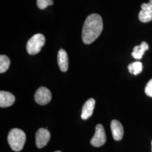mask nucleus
<instances>
[{
  "mask_svg": "<svg viewBox=\"0 0 152 152\" xmlns=\"http://www.w3.org/2000/svg\"><path fill=\"white\" fill-rule=\"evenodd\" d=\"M60 152V151H55V152Z\"/></svg>",
  "mask_w": 152,
  "mask_h": 152,
  "instance_id": "obj_19",
  "label": "nucleus"
},
{
  "mask_svg": "<svg viewBox=\"0 0 152 152\" xmlns=\"http://www.w3.org/2000/svg\"><path fill=\"white\" fill-rule=\"evenodd\" d=\"M103 29L102 17L97 14L87 16L82 29V37L84 44L89 45L95 41L100 35Z\"/></svg>",
  "mask_w": 152,
  "mask_h": 152,
  "instance_id": "obj_1",
  "label": "nucleus"
},
{
  "mask_svg": "<svg viewBox=\"0 0 152 152\" xmlns=\"http://www.w3.org/2000/svg\"><path fill=\"white\" fill-rule=\"evenodd\" d=\"M151 147H152V148H151V149H152V142H151Z\"/></svg>",
  "mask_w": 152,
  "mask_h": 152,
  "instance_id": "obj_18",
  "label": "nucleus"
},
{
  "mask_svg": "<svg viewBox=\"0 0 152 152\" xmlns=\"http://www.w3.org/2000/svg\"><path fill=\"white\" fill-rule=\"evenodd\" d=\"M95 100L90 98L85 102L82 109L81 118L82 120H86L91 116L95 108Z\"/></svg>",
  "mask_w": 152,
  "mask_h": 152,
  "instance_id": "obj_8",
  "label": "nucleus"
},
{
  "mask_svg": "<svg viewBox=\"0 0 152 152\" xmlns=\"http://www.w3.org/2000/svg\"><path fill=\"white\" fill-rule=\"evenodd\" d=\"M7 141L12 150L19 152L23 149L26 141V134L20 129H12L9 133Z\"/></svg>",
  "mask_w": 152,
  "mask_h": 152,
  "instance_id": "obj_2",
  "label": "nucleus"
},
{
  "mask_svg": "<svg viewBox=\"0 0 152 152\" xmlns=\"http://www.w3.org/2000/svg\"><path fill=\"white\" fill-rule=\"evenodd\" d=\"M110 128L114 140H121L122 139L124 134V127L121 123L117 120H112L110 124Z\"/></svg>",
  "mask_w": 152,
  "mask_h": 152,
  "instance_id": "obj_7",
  "label": "nucleus"
},
{
  "mask_svg": "<svg viewBox=\"0 0 152 152\" xmlns=\"http://www.w3.org/2000/svg\"><path fill=\"white\" fill-rule=\"evenodd\" d=\"M107 140L106 134L103 125L98 124L95 127V132L90 143L93 147H100L103 145Z\"/></svg>",
  "mask_w": 152,
  "mask_h": 152,
  "instance_id": "obj_4",
  "label": "nucleus"
},
{
  "mask_svg": "<svg viewBox=\"0 0 152 152\" xmlns=\"http://www.w3.org/2000/svg\"><path fill=\"white\" fill-rule=\"evenodd\" d=\"M50 133L47 129L41 128L36 134V144L38 148L45 147L50 139Z\"/></svg>",
  "mask_w": 152,
  "mask_h": 152,
  "instance_id": "obj_6",
  "label": "nucleus"
},
{
  "mask_svg": "<svg viewBox=\"0 0 152 152\" xmlns=\"http://www.w3.org/2000/svg\"><path fill=\"white\" fill-rule=\"evenodd\" d=\"M53 4V0H37V5L40 9H45Z\"/></svg>",
  "mask_w": 152,
  "mask_h": 152,
  "instance_id": "obj_15",
  "label": "nucleus"
},
{
  "mask_svg": "<svg viewBox=\"0 0 152 152\" xmlns=\"http://www.w3.org/2000/svg\"><path fill=\"white\" fill-rule=\"evenodd\" d=\"M141 10L139 14V19L142 23H148L152 20V12L148 3H144L141 6Z\"/></svg>",
  "mask_w": 152,
  "mask_h": 152,
  "instance_id": "obj_11",
  "label": "nucleus"
},
{
  "mask_svg": "<svg viewBox=\"0 0 152 152\" xmlns=\"http://www.w3.org/2000/svg\"><path fill=\"white\" fill-rule=\"evenodd\" d=\"M148 4V5L149 6V8H150L152 12V0H150Z\"/></svg>",
  "mask_w": 152,
  "mask_h": 152,
  "instance_id": "obj_17",
  "label": "nucleus"
},
{
  "mask_svg": "<svg viewBox=\"0 0 152 152\" xmlns=\"http://www.w3.org/2000/svg\"><path fill=\"white\" fill-rule=\"evenodd\" d=\"M51 98V93L48 88L45 87L38 88L34 95L35 102L41 105H45L50 103Z\"/></svg>",
  "mask_w": 152,
  "mask_h": 152,
  "instance_id": "obj_5",
  "label": "nucleus"
},
{
  "mask_svg": "<svg viewBox=\"0 0 152 152\" xmlns=\"http://www.w3.org/2000/svg\"><path fill=\"white\" fill-rule=\"evenodd\" d=\"M10 65V60L5 55L0 56V73H4L8 70Z\"/></svg>",
  "mask_w": 152,
  "mask_h": 152,
  "instance_id": "obj_13",
  "label": "nucleus"
},
{
  "mask_svg": "<svg viewBox=\"0 0 152 152\" xmlns=\"http://www.w3.org/2000/svg\"><path fill=\"white\" fill-rule=\"evenodd\" d=\"M149 49V46L145 42H142L140 45L135 46L132 52V56L136 59H140L145 51Z\"/></svg>",
  "mask_w": 152,
  "mask_h": 152,
  "instance_id": "obj_12",
  "label": "nucleus"
},
{
  "mask_svg": "<svg viewBox=\"0 0 152 152\" xmlns=\"http://www.w3.org/2000/svg\"><path fill=\"white\" fill-rule=\"evenodd\" d=\"M145 92L147 96L152 97V78L147 83L145 87Z\"/></svg>",
  "mask_w": 152,
  "mask_h": 152,
  "instance_id": "obj_16",
  "label": "nucleus"
},
{
  "mask_svg": "<svg viewBox=\"0 0 152 152\" xmlns=\"http://www.w3.org/2000/svg\"><path fill=\"white\" fill-rule=\"evenodd\" d=\"M45 44V38L42 34L37 33L33 36L28 41L26 49L29 55L39 53Z\"/></svg>",
  "mask_w": 152,
  "mask_h": 152,
  "instance_id": "obj_3",
  "label": "nucleus"
},
{
  "mask_svg": "<svg viewBox=\"0 0 152 152\" xmlns=\"http://www.w3.org/2000/svg\"><path fill=\"white\" fill-rule=\"evenodd\" d=\"M15 98L13 94L7 91H1L0 92V107L6 108L11 106L14 103Z\"/></svg>",
  "mask_w": 152,
  "mask_h": 152,
  "instance_id": "obj_9",
  "label": "nucleus"
},
{
  "mask_svg": "<svg viewBox=\"0 0 152 152\" xmlns=\"http://www.w3.org/2000/svg\"><path fill=\"white\" fill-rule=\"evenodd\" d=\"M128 69L129 72L132 75H139L141 73L142 70V64L141 62L139 61H136L131 63L128 65Z\"/></svg>",
  "mask_w": 152,
  "mask_h": 152,
  "instance_id": "obj_14",
  "label": "nucleus"
},
{
  "mask_svg": "<svg viewBox=\"0 0 152 152\" xmlns=\"http://www.w3.org/2000/svg\"><path fill=\"white\" fill-rule=\"evenodd\" d=\"M58 64L60 71L65 72L68 71L69 60L66 52L64 49H60L58 54Z\"/></svg>",
  "mask_w": 152,
  "mask_h": 152,
  "instance_id": "obj_10",
  "label": "nucleus"
}]
</instances>
